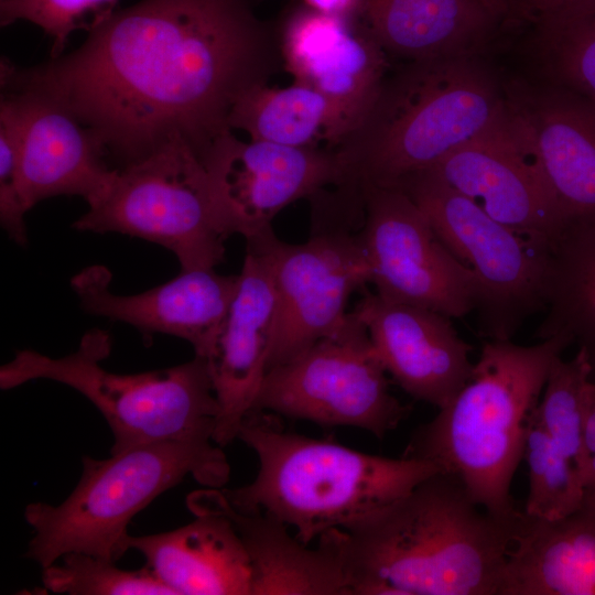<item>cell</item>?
I'll use <instances>...</instances> for the list:
<instances>
[{"instance_id":"1","label":"cell","mask_w":595,"mask_h":595,"mask_svg":"<svg viewBox=\"0 0 595 595\" xmlns=\"http://www.w3.org/2000/svg\"><path fill=\"white\" fill-rule=\"evenodd\" d=\"M280 66L277 28L250 0H142L67 55L28 68L2 58L0 77L65 106L121 169L173 141L203 160L238 98Z\"/></svg>"},{"instance_id":"2","label":"cell","mask_w":595,"mask_h":595,"mask_svg":"<svg viewBox=\"0 0 595 595\" xmlns=\"http://www.w3.org/2000/svg\"><path fill=\"white\" fill-rule=\"evenodd\" d=\"M522 516L488 511L440 470L331 533L355 595H501Z\"/></svg>"},{"instance_id":"3","label":"cell","mask_w":595,"mask_h":595,"mask_svg":"<svg viewBox=\"0 0 595 595\" xmlns=\"http://www.w3.org/2000/svg\"><path fill=\"white\" fill-rule=\"evenodd\" d=\"M505 104V84L484 56L404 62L333 149L339 183L396 187L478 134Z\"/></svg>"},{"instance_id":"4","label":"cell","mask_w":595,"mask_h":595,"mask_svg":"<svg viewBox=\"0 0 595 595\" xmlns=\"http://www.w3.org/2000/svg\"><path fill=\"white\" fill-rule=\"evenodd\" d=\"M571 344L562 335L530 346L489 339L467 382L414 431L402 456L453 475L488 511L517 516L511 484L527 430L553 361Z\"/></svg>"},{"instance_id":"5","label":"cell","mask_w":595,"mask_h":595,"mask_svg":"<svg viewBox=\"0 0 595 595\" xmlns=\"http://www.w3.org/2000/svg\"><path fill=\"white\" fill-rule=\"evenodd\" d=\"M277 414L250 412L237 439L258 458L255 479L221 488L232 507L270 516L295 529L304 544L344 529L440 472L414 457H383L331 440L285 431Z\"/></svg>"},{"instance_id":"6","label":"cell","mask_w":595,"mask_h":595,"mask_svg":"<svg viewBox=\"0 0 595 595\" xmlns=\"http://www.w3.org/2000/svg\"><path fill=\"white\" fill-rule=\"evenodd\" d=\"M82 462L80 479L64 501L31 502L24 509L33 530L25 556L41 567L68 552L116 563L129 550L130 521L158 496L186 476L223 488L230 475L225 453L213 441L153 442Z\"/></svg>"},{"instance_id":"7","label":"cell","mask_w":595,"mask_h":595,"mask_svg":"<svg viewBox=\"0 0 595 595\" xmlns=\"http://www.w3.org/2000/svg\"><path fill=\"white\" fill-rule=\"evenodd\" d=\"M110 349V335L93 329L63 357L19 350L0 368V388L47 379L76 390L107 421L113 435L110 453L161 441H213L219 409L204 357L194 355L164 369L116 374L101 366Z\"/></svg>"},{"instance_id":"8","label":"cell","mask_w":595,"mask_h":595,"mask_svg":"<svg viewBox=\"0 0 595 595\" xmlns=\"http://www.w3.org/2000/svg\"><path fill=\"white\" fill-rule=\"evenodd\" d=\"M73 227L160 245L176 256L181 270L215 269L225 258L227 237L217 218L207 171L182 141L117 169L107 190Z\"/></svg>"},{"instance_id":"9","label":"cell","mask_w":595,"mask_h":595,"mask_svg":"<svg viewBox=\"0 0 595 595\" xmlns=\"http://www.w3.org/2000/svg\"><path fill=\"white\" fill-rule=\"evenodd\" d=\"M311 221L302 244L280 240L272 228L248 239L266 251L275 292L268 370L334 333L347 316L350 295L369 283L361 216L338 202L315 199Z\"/></svg>"},{"instance_id":"10","label":"cell","mask_w":595,"mask_h":595,"mask_svg":"<svg viewBox=\"0 0 595 595\" xmlns=\"http://www.w3.org/2000/svg\"><path fill=\"white\" fill-rule=\"evenodd\" d=\"M396 187L415 202L444 246L474 275L484 336L511 339L529 315L545 307L548 247L494 219L426 172Z\"/></svg>"},{"instance_id":"11","label":"cell","mask_w":595,"mask_h":595,"mask_svg":"<svg viewBox=\"0 0 595 595\" xmlns=\"http://www.w3.org/2000/svg\"><path fill=\"white\" fill-rule=\"evenodd\" d=\"M386 374L351 311L334 333L267 371L252 411L351 426L383 439L410 412L390 392Z\"/></svg>"},{"instance_id":"12","label":"cell","mask_w":595,"mask_h":595,"mask_svg":"<svg viewBox=\"0 0 595 595\" xmlns=\"http://www.w3.org/2000/svg\"><path fill=\"white\" fill-rule=\"evenodd\" d=\"M363 193L359 238L375 292L451 318L475 310L474 275L444 246L415 202L397 187L367 186Z\"/></svg>"},{"instance_id":"13","label":"cell","mask_w":595,"mask_h":595,"mask_svg":"<svg viewBox=\"0 0 595 595\" xmlns=\"http://www.w3.org/2000/svg\"><path fill=\"white\" fill-rule=\"evenodd\" d=\"M422 172L549 249L565 226L528 131L507 98L486 128Z\"/></svg>"},{"instance_id":"14","label":"cell","mask_w":595,"mask_h":595,"mask_svg":"<svg viewBox=\"0 0 595 595\" xmlns=\"http://www.w3.org/2000/svg\"><path fill=\"white\" fill-rule=\"evenodd\" d=\"M202 161L227 238L240 235L248 240L271 229L284 207L342 180L331 148L242 141L231 131L216 139Z\"/></svg>"},{"instance_id":"15","label":"cell","mask_w":595,"mask_h":595,"mask_svg":"<svg viewBox=\"0 0 595 595\" xmlns=\"http://www.w3.org/2000/svg\"><path fill=\"white\" fill-rule=\"evenodd\" d=\"M275 28L284 68L335 107L342 141L372 106L388 74V54L357 20L305 3L289 8Z\"/></svg>"},{"instance_id":"16","label":"cell","mask_w":595,"mask_h":595,"mask_svg":"<svg viewBox=\"0 0 595 595\" xmlns=\"http://www.w3.org/2000/svg\"><path fill=\"white\" fill-rule=\"evenodd\" d=\"M246 242L235 298L204 357L219 409L213 441L220 447L237 439L253 410L268 371L277 317L267 253L257 241Z\"/></svg>"},{"instance_id":"17","label":"cell","mask_w":595,"mask_h":595,"mask_svg":"<svg viewBox=\"0 0 595 595\" xmlns=\"http://www.w3.org/2000/svg\"><path fill=\"white\" fill-rule=\"evenodd\" d=\"M353 312L366 326L387 374L412 398L440 409L469 379L472 348L451 317L386 300L366 288Z\"/></svg>"},{"instance_id":"18","label":"cell","mask_w":595,"mask_h":595,"mask_svg":"<svg viewBox=\"0 0 595 595\" xmlns=\"http://www.w3.org/2000/svg\"><path fill=\"white\" fill-rule=\"evenodd\" d=\"M110 281V271L98 264L73 277L72 288L86 313L129 324L144 335L182 338L196 356L205 357L235 298L239 274L181 270L170 281L131 295L113 293Z\"/></svg>"},{"instance_id":"19","label":"cell","mask_w":595,"mask_h":595,"mask_svg":"<svg viewBox=\"0 0 595 595\" xmlns=\"http://www.w3.org/2000/svg\"><path fill=\"white\" fill-rule=\"evenodd\" d=\"M565 225L595 216V101L544 80L504 82Z\"/></svg>"},{"instance_id":"20","label":"cell","mask_w":595,"mask_h":595,"mask_svg":"<svg viewBox=\"0 0 595 595\" xmlns=\"http://www.w3.org/2000/svg\"><path fill=\"white\" fill-rule=\"evenodd\" d=\"M15 99L21 116L20 180L24 206L60 195L87 204L99 198L117 169L88 128L54 98L26 88H2Z\"/></svg>"},{"instance_id":"21","label":"cell","mask_w":595,"mask_h":595,"mask_svg":"<svg viewBox=\"0 0 595 595\" xmlns=\"http://www.w3.org/2000/svg\"><path fill=\"white\" fill-rule=\"evenodd\" d=\"M357 21L404 62L484 56L517 29L509 0H363Z\"/></svg>"},{"instance_id":"22","label":"cell","mask_w":595,"mask_h":595,"mask_svg":"<svg viewBox=\"0 0 595 595\" xmlns=\"http://www.w3.org/2000/svg\"><path fill=\"white\" fill-rule=\"evenodd\" d=\"M187 506L215 510L230 520L249 559L250 595H355L331 531L311 548L279 520L236 509L221 488L193 493Z\"/></svg>"},{"instance_id":"23","label":"cell","mask_w":595,"mask_h":595,"mask_svg":"<svg viewBox=\"0 0 595 595\" xmlns=\"http://www.w3.org/2000/svg\"><path fill=\"white\" fill-rule=\"evenodd\" d=\"M194 520L171 531L129 536V550L174 595H250L247 552L230 520L215 510L188 507Z\"/></svg>"},{"instance_id":"24","label":"cell","mask_w":595,"mask_h":595,"mask_svg":"<svg viewBox=\"0 0 595 595\" xmlns=\"http://www.w3.org/2000/svg\"><path fill=\"white\" fill-rule=\"evenodd\" d=\"M501 595H595V507L555 520L523 512Z\"/></svg>"},{"instance_id":"25","label":"cell","mask_w":595,"mask_h":595,"mask_svg":"<svg viewBox=\"0 0 595 595\" xmlns=\"http://www.w3.org/2000/svg\"><path fill=\"white\" fill-rule=\"evenodd\" d=\"M545 309L539 338L562 335L595 355V216L565 225L551 246Z\"/></svg>"},{"instance_id":"26","label":"cell","mask_w":595,"mask_h":595,"mask_svg":"<svg viewBox=\"0 0 595 595\" xmlns=\"http://www.w3.org/2000/svg\"><path fill=\"white\" fill-rule=\"evenodd\" d=\"M230 129L251 140L294 148L334 149L342 138L337 111L317 90L295 83L285 88L261 84L244 93L229 115Z\"/></svg>"},{"instance_id":"27","label":"cell","mask_w":595,"mask_h":595,"mask_svg":"<svg viewBox=\"0 0 595 595\" xmlns=\"http://www.w3.org/2000/svg\"><path fill=\"white\" fill-rule=\"evenodd\" d=\"M594 386L591 356L580 346L571 359L560 356L553 361L533 413L538 424L573 461L582 477L585 467L583 430Z\"/></svg>"},{"instance_id":"28","label":"cell","mask_w":595,"mask_h":595,"mask_svg":"<svg viewBox=\"0 0 595 595\" xmlns=\"http://www.w3.org/2000/svg\"><path fill=\"white\" fill-rule=\"evenodd\" d=\"M529 28L540 79L595 101V14Z\"/></svg>"},{"instance_id":"29","label":"cell","mask_w":595,"mask_h":595,"mask_svg":"<svg viewBox=\"0 0 595 595\" xmlns=\"http://www.w3.org/2000/svg\"><path fill=\"white\" fill-rule=\"evenodd\" d=\"M523 459L528 466L523 512L528 517L555 520L569 516L583 505L584 482L581 472L545 434L533 414L527 430Z\"/></svg>"},{"instance_id":"30","label":"cell","mask_w":595,"mask_h":595,"mask_svg":"<svg viewBox=\"0 0 595 595\" xmlns=\"http://www.w3.org/2000/svg\"><path fill=\"white\" fill-rule=\"evenodd\" d=\"M45 591L68 595H174L144 565L122 570L115 562L82 552H68L42 567Z\"/></svg>"},{"instance_id":"31","label":"cell","mask_w":595,"mask_h":595,"mask_svg":"<svg viewBox=\"0 0 595 595\" xmlns=\"http://www.w3.org/2000/svg\"><path fill=\"white\" fill-rule=\"evenodd\" d=\"M117 0H0L1 25L18 20L40 26L52 40L51 58L63 54L72 32L90 31L111 14Z\"/></svg>"},{"instance_id":"32","label":"cell","mask_w":595,"mask_h":595,"mask_svg":"<svg viewBox=\"0 0 595 595\" xmlns=\"http://www.w3.org/2000/svg\"><path fill=\"white\" fill-rule=\"evenodd\" d=\"M21 116L15 99L7 91L0 101V223L9 238L19 246L28 244L21 194L20 149Z\"/></svg>"},{"instance_id":"33","label":"cell","mask_w":595,"mask_h":595,"mask_svg":"<svg viewBox=\"0 0 595 595\" xmlns=\"http://www.w3.org/2000/svg\"><path fill=\"white\" fill-rule=\"evenodd\" d=\"M509 9L511 21L519 29L595 14V0H509Z\"/></svg>"},{"instance_id":"34","label":"cell","mask_w":595,"mask_h":595,"mask_svg":"<svg viewBox=\"0 0 595 595\" xmlns=\"http://www.w3.org/2000/svg\"><path fill=\"white\" fill-rule=\"evenodd\" d=\"M363 0H303L309 7L332 15L357 20Z\"/></svg>"},{"instance_id":"35","label":"cell","mask_w":595,"mask_h":595,"mask_svg":"<svg viewBox=\"0 0 595 595\" xmlns=\"http://www.w3.org/2000/svg\"><path fill=\"white\" fill-rule=\"evenodd\" d=\"M583 446H584L585 467H586L587 459L595 455V386H594L593 393L591 396L589 404H588L586 416H585L584 430H583ZM585 467H584V470H585Z\"/></svg>"},{"instance_id":"36","label":"cell","mask_w":595,"mask_h":595,"mask_svg":"<svg viewBox=\"0 0 595 595\" xmlns=\"http://www.w3.org/2000/svg\"><path fill=\"white\" fill-rule=\"evenodd\" d=\"M584 500L583 502L595 507V455L589 457L583 474Z\"/></svg>"},{"instance_id":"37","label":"cell","mask_w":595,"mask_h":595,"mask_svg":"<svg viewBox=\"0 0 595 595\" xmlns=\"http://www.w3.org/2000/svg\"><path fill=\"white\" fill-rule=\"evenodd\" d=\"M593 364V376H595V355L591 357Z\"/></svg>"},{"instance_id":"38","label":"cell","mask_w":595,"mask_h":595,"mask_svg":"<svg viewBox=\"0 0 595 595\" xmlns=\"http://www.w3.org/2000/svg\"><path fill=\"white\" fill-rule=\"evenodd\" d=\"M593 380H594V382H595V376H593Z\"/></svg>"}]
</instances>
